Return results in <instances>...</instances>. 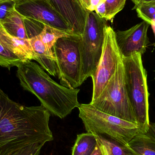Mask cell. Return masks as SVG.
<instances>
[{"mask_svg":"<svg viewBox=\"0 0 155 155\" xmlns=\"http://www.w3.org/2000/svg\"><path fill=\"white\" fill-rule=\"evenodd\" d=\"M50 114L41 105L26 107L14 102L0 87V147L53 141Z\"/></svg>","mask_w":155,"mask_h":155,"instance_id":"cell-1","label":"cell"},{"mask_svg":"<svg viewBox=\"0 0 155 155\" xmlns=\"http://www.w3.org/2000/svg\"><path fill=\"white\" fill-rule=\"evenodd\" d=\"M16 76L24 90L34 94L50 113L61 119L80 106L78 88L71 89L53 80L39 64L31 61L17 66Z\"/></svg>","mask_w":155,"mask_h":155,"instance_id":"cell-2","label":"cell"},{"mask_svg":"<svg viewBox=\"0 0 155 155\" xmlns=\"http://www.w3.org/2000/svg\"><path fill=\"white\" fill-rule=\"evenodd\" d=\"M142 55L136 53L122 57L124 68L126 85L129 100L137 124L143 134L149 129V96L147 73L143 67Z\"/></svg>","mask_w":155,"mask_h":155,"instance_id":"cell-3","label":"cell"},{"mask_svg":"<svg viewBox=\"0 0 155 155\" xmlns=\"http://www.w3.org/2000/svg\"><path fill=\"white\" fill-rule=\"evenodd\" d=\"M78 108L87 132L104 135L126 145L143 134L138 125L101 112L90 103L81 104Z\"/></svg>","mask_w":155,"mask_h":155,"instance_id":"cell-4","label":"cell"},{"mask_svg":"<svg viewBox=\"0 0 155 155\" xmlns=\"http://www.w3.org/2000/svg\"><path fill=\"white\" fill-rule=\"evenodd\" d=\"M90 104L101 112L138 125L127 94L122 58L99 96Z\"/></svg>","mask_w":155,"mask_h":155,"instance_id":"cell-5","label":"cell"},{"mask_svg":"<svg viewBox=\"0 0 155 155\" xmlns=\"http://www.w3.org/2000/svg\"><path fill=\"white\" fill-rule=\"evenodd\" d=\"M107 21L94 12H87L80 43V85L94 75L101 58Z\"/></svg>","mask_w":155,"mask_h":155,"instance_id":"cell-6","label":"cell"},{"mask_svg":"<svg viewBox=\"0 0 155 155\" xmlns=\"http://www.w3.org/2000/svg\"><path fill=\"white\" fill-rule=\"evenodd\" d=\"M81 35H78L63 37L56 41L52 48L61 84L71 89L81 86Z\"/></svg>","mask_w":155,"mask_h":155,"instance_id":"cell-7","label":"cell"},{"mask_svg":"<svg viewBox=\"0 0 155 155\" xmlns=\"http://www.w3.org/2000/svg\"><path fill=\"white\" fill-rule=\"evenodd\" d=\"M122 56L116 39L115 32L110 26L104 28V39L100 61L92 78L93 91L92 101L97 98L116 71Z\"/></svg>","mask_w":155,"mask_h":155,"instance_id":"cell-8","label":"cell"},{"mask_svg":"<svg viewBox=\"0 0 155 155\" xmlns=\"http://www.w3.org/2000/svg\"><path fill=\"white\" fill-rule=\"evenodd\" d=\"M35 58L29 39L21 40L12 36L0 22V66L10 71L22 62Z\"/></svg>","mask_w":155,"mask_h":155,"instance_id":"cell-9","label":"cell"},{"mask_svg":"<svg viewBox=\"0 0 155 155\" xmlns=\"http://www.w3.org/2000/svg\"><path fill=\"white\" fill-rule=\"evenodd\" d=\"M15 3L16 10L25 18L54 28L72 31L65 19L47 0H23Z\"/></svg>","mask_w":155,"mask_h":155,"instance_id":"cell-10","label":"cell"},{"mask_svg":"<svg viewBox=\"0 0 155 155\" xmlns=\"http://www.w3.org/2000/svg\"><path fill=\"white\" fill-rule=\"evenodd\" d=\"M150 25L143 21L128 30L115 32L117 43L122 57H130L136 53L143 55L146 52L150 43L147 36Z\"/></svg>","mask_w":155,"mask_h":155,"instance_id":"cell-11","label":"cell"},{"mask_svg":"<svg viewBox=\"0 0 155 155\" xmlns=\"http://www.w3.org/2000/svg\"><path fill=\"white\" fill-rule=\"evenodd\" d=\"M53 7L59 12L71 28L78 35H82L87 12L79 0H47Z\"/></svg>","mask_w":155,"mask_h":155,"instance_id":"cell-12","label":"cell"},{"mask_svg":"<svg viewBox=\"0 0 155 155\" xmlns=\"http://www.w3.org/2000/svg\"><path fill=\"white\" fill-rule=\"evenodd\" d=\"M29 39L35 55L34 61L50 75L57 76V66L52 50L43 42L39 35Z\"/></svg>","mask_w":155,"mask_h":155,"instance_id":"cell-13","label":"cell"},{"mask_svg":"<svg viewBox=\"0 0 155 155\" xmlns=\"http://www.w3.org/2000/svg\"><path fill=\"white\" fill-rule=\"evenodd\" d=\"M0 22L6 31L12 36L21 39H29L24 23V19L15 8V3L6 16Z\"/></svg>","mask_w":155,"mask_h":155,"instance_id":"cell-14","label":"cell"},{"mask_svg":"<svg viewBox=\"0 0 155 155\" xmlns=\"http://www.w3.org/2000/svg\"><path fill=\"white\" fill-rule=\"evenodd\" d=\"M93 134L104 155H139L128 144H124L104 135Z\"/></svg>","mask_w":155,"mask_h":155,"instance_id":"cell-15","label":"cell"},{"mask_svg":"<svg viewBox=\"0 0 155 155\" xmlns=\"http://www.w3.org/2000/svg\"><path fill=\"white\" fill-rule=\"evenodd\" d=\"M128 145L139 155H155V138L149 133L137 135Z\"/></svg>","mask_w":155,"mask_h":155,"instance_id":"cell-16","label":"cell"},{"mask_svg":"<svg viewBox=\"0 0 155 155\" xmlns=\"http://www.w3.org/2000/svg\"><path fill=\"white\" fill-rule=\"evenodd\" d=\"M96 145V140L93 133L87 132L77 135L72 149V155H90Z\"/></svg>","mask_w":155,"mask_h":155,"instance_id":"cell-17","label":"cell"},{"mask_svg":"<svg viewBox=\"0 0 155 155\" xmlns=\"http://www.w3.org/2000/svg\"><path fill=\"white\" fill-rule=\"evenodd\" d=\"M39 35L43 42L52 50L54 45L60 38L77 34L71 31L62 30L44 25L43 29Z\"/></svg>","mask_w":155,"mask_h":155,"instance_id":"cell-18","label":"cell"},{"mask_svg":"<svg viewBox=\"0 0 155 155\" xmlns=\"http://www.w3.org/2000/svg\"><path fill=\"white\" fill-rule=\"evenodd\" d=\"M45 145L42 143L0 147V155H40Z\"/></svg>","mask_w":155,"mask_h":155,"instance_id":"cell-19","label":"cell"},{"mask_svg":"<svg viewBox=\"0 0 155 155\" xmlns=\"http://www.w3.org/2000/svg\"><path fill=\"white\" fill-rule=\"evenodd\" d=\"M133 9H135L139 18L148 22L151 25L155 24V5H135Z\"/></svg>","mask_w":155,"mask_h":155,"instance_id":"cell-20","label":"cell"},{"mask_svg":"<svg viewBox=\"0 0 155 155\" xmlns=\"http://www.w3.org/2000/svg\"><path fill=\"white\" fill-rule=\"evenodd\" d=\"M127 0H106L107 15L106 21L113 23L115 16L124 7Z\"/></svg>","mask_w":155,"mask_h":155,"instance_id":"cell-21","label":"cell"},{"mask_svg":"<svg viewBox=\"0 0 155 155\" xmlns=\"http://www.w3.org/2000/svg\"><path fill=\"white\" fill-rule=\"evenodd\" d=\"M82 6L87 12H94L97 6L106 0H80Z\"/></svg>","mask_w":155,"mask_h":155,"instance_id":"cell-22","label":"cell"},{"mask_svg":"<svg viewBox=\"0 0 155 155\" xmlns=\"http://www.w3.org/2000/svg\"><path fill=\"white\" fill-rule=\"evenodd\" d=\"M11 3L3 4L0 5V20L5 18L9 11L12 9L14 5L15 2L11 5Z\"/></svg>","mask_w":155,"mask_h":155,"instance_id":"cell-23","label":"cell"},{"mask_svg":"<svg viewBox=\"0 0 155 155\" xmlns=\"http://www.w3.org/2000/svg\"><path fill=\"white\" fill-rule=\"evenodd\" d=\"M96 13L101 18L104 19L106 21L107 15L106 5L105 2H103L99 4L95 10Z\"/></svg>","mask_w":155,"mask_h":155,"instance_id":"cell-24","label":"cell"},{"mask_svg":"<svg viewBox=\"0 0 155 155\" xmlns=\"http://www.w3.org/2000/svg\"><path fill=\"white\" fill-rule=\"evenodd\" d=\"M155 5V0H140L139 2L135 5Z\"/></svg>","mask_w":155,"mask_h":155,"instance_id":"cell-25","label":"cell"},{"mask_svg":"<svg viewBox=\"0 0 155 155\" xmlns=\"http://www.w3.org/2000/svg\"><path fill=\"white\" fill-rule=\"evenodd\" d=\"M147 133L152 135L155 138V123H150L149 129Z\"/></svg>","mask_w":155,"mask_h":155,"instance_id":"cell-26","label":"cell"},{"mask_svg":"<svg viewBox=\"0 0 155 155\" xmlns=\"http://www.w3.org/2000/svg\"><path fill=\"white\" fill-rule=\"evenodd\" d=\"M90 155H104L97 143L96 146L94 150Z\"/></svg>","mask_w":155,"mask_h":155,"instance_id":"cell-27","label":"cell"},{"mask_svg":"<svg viewBox=\"0 0 155 155\" xmlns=\"http://www.w3.org/2000/svg\"><path fill=\"white\" fill-rule=\"evenodd\" d=\"M14 2V0H0V5Z\"/></svg>","mask_w":155,"mask_h":155,"instance_id":"cell-28","label":"cell"},{"mask_svg":"<svg viewBox=\"0 0 155 155\" xmlns=\"http://www.w3.org/2000/svg\"><path fill=\"white\" fill-rule=\"evenodd\" d=\"M131 1H132L135 4V5H136L139 2L140 0H131Z\"/></svg>","mask_w":155,"mask_h":155,"instance_id":"cell-29","label":"cell"},{"mask_svg":"<svg viewBox=\"0 0 155 155\" xmlns=\"http://www.w3.org/2000/svg\"><path fill=\"white\" fill-rule=\"evenodd\" d=\"M14 2H19V1H23V0H14Z\"/></svg>","mask_w":155,"mask_h":155,"instance_id":"cell-30","label":"cell"},{"mask_svg":"<svg viewBox=\"0 0 155 155\" xmlns=\"http://www.w3.org/2000/svg\"><path fill=\"white\" fill-rule=\"evenodd\" d=\"M79 1H80V0H79Z\"/></svg>","mask_w":155,"mask_h":155,"instance_id":"cell-31","label":"cell"},{"mask_svg":"<svg viewBox=\"0 0 155 155\" xmlns=\"http://www.w3.org/2000/svg\"></svg>","mask_w":155,"mask_h":155,"instance_id":"cell-32","label":"cell"}]
</instances>
